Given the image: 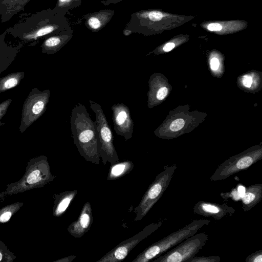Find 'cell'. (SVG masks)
Segmentation results:
<instances>
[{
	"mask_svg": "<svg viewBox=\"0 0 262 262\" xmlns=\"http://www.w3.org/2000/svg\"><path fill=\"white\" fill-rule=\"evenodd\" d=\"M176 169V166H172L158 174L145 192L139 205L134 210L136 213L135 221L141 220L159 200L168 186Z\"/></svg>",
	"mask_w": 262,
	"mask_h": 262,
	"instance_id": "cell-7",
	"label": "cell"
},
{
	"mask_svg": "<svg viewBox=\"0 0 262 262\" xmlns=\"http://www.w3.org/2000/svg\"><path fill=\"white\" fill-rule=\"evenodd\" d=\"M141 12L147 18L156 23L160 21L164 16L161 12L157 10H142Z\"/></svg>",
	"mask_w": 262,
	"mask_h": 262,
	"instance_id": "cell-24",
	"label": "cell"
},
{
	"mask_svg": "<svg viewBox=\"0 0 262 262\" xmlns=\"http://www.w3.org/2000/svg\"><path fill=\"white\" fill-rule=\"evenodd\" d=\"M185 124L184 120L179 118L174 120L170 125V129L173 132H177L182 129Z\"/></svg>",
	"mask_w": 262,
	"mask_h": 262,
	"instance_id": "cell-26",
	"label": "cell"
},
{
	"mask_svg": "<svg viewBox=\"0 0 262 262\" xmlns=\"http://www.w3.org/2000/svg\"><path fill=\"white\" fill-rule=\"evenodd\" d=\"M208 239V236L204 233L193 235L182 241L174 249L160 256L154 262H182L189 261L202 249Z\"/></svg>",
	"mask_w": 262,
	"mask_h": 262,
	"instance_id": "cell-8",
	"label": "cell"
},
{
	"mask_svg": "<svg viewBox=\"0 0 262 262\" xmlns=\"http://www.w3.org/2000/svg\"><path fill=\"white\" fill-rule=\"evenodd\" d=\"M112 119L114 130L118 135L122 136L125 141L133 137L134 123L131 118L129 107L122 103L113 105Z\"/></svg>",
	"mask_w": 262,
	"mask_h": 262,
	"instance_id": "cell-10",
	"label": "cell"
},
{
	"mask_svg": "<svg viewBox=\"0 0 262 262\" xmlns=\"http://www.w3.org/2000/svg\"><path fill=\"white\" fill-rule=\"evenodd\" d=\"M122 0H102L100 1L104 6H108L110 4H116L121 2Z\"/></svg>",
	"mask_w": 262,
	"mask_h": 262,
	"instance_id": "cell-35",
	"label": "cell"
},
{
	"mask_svg": "<svg viewBox=\"0 0 262 262\" xmlns=\"http://www.w3.org/2000/svg\"><path fill=\"white\" fill-rule=\"evenodd\" d=\"M222 29L221 25L218 23L210 24L207 26V29L210 31H219Z\"/></svg>",
	"mask_w": 262,
	"mask_h": 262,
	"instance_id": "cell-30",
	"label": "cell"
},
{
	"mask_svg": "<svg viewBox=\"0 0 262 262\" xmlns=\"http://www.w3.org/2000/svg\"><path fill=\"white\" fill-rule=\"evenodd\" d=\"M56 176L52 174L48 158L41 155L29 159L24 174L18 181L7 185L0 193V200L7 196L42 188L52 182Z\"/></svg>",
	"mask_w": 262,
	"mask_h": 262,
	"instance_id": "cell-3",
	"label": "cell"
},
{
	"mask_svg": "<svg viewBox=\"0 0 262 262\" xmlns=\"http://www.w3.org/2000/svg\"><path fill=\"white\" fill-rule=\"evenodd\" d=\"M6 35L5 32L0 34V74L12 63L24 45L22 42L16 46L8 45L5 40Z\"/></svg>",
	"mask_w": 262,
	"mask_h": 262,
	"instance_id": "cell-14",
	"label": "cell"
},
{
	"mask_svg": "<svg viewBox=\"0 0 262 262\" xmlns=\"http://www.w3.org/2000/svg\"><path fill=\"white\" fill-rule=\"evenodd\" d=\"M75 255H70L64 258H61L60 259H58L54 262H71L73 261L75 258Z\"/></svg>",
	"mask_w": 262,
	"mask_h": 262,
	"instance_id": "cell-33",
	"label": "cell"
},
{
	"mask_svg": "<svg viewBox=\"0 0 262 262\" xmlns=\"http://www.w3.org/2000/svg\"><path fill=\"white\" fill-rule=\"evenodd\" d=\"M219 61L217 58L213 57L211 59L210 67L212 70H216L219 68Z\"/></svg>",
	"mask_w": 262,
	"mask_h": 262,
	"instance_id": "cell-32",
	"label": "cell"
},
{
	"mask_svg": "<svg viewBox=\"0 0 262 262\" xmlns=\"http://www.w3.org/2000/svg\"><path fill=\"white\" fill-rule=\"evenodd\" d=\"M90 108L95 114L94 125L98 141L99 154L103 164H111L119 161L114 145V136L106 117L100 104L90 100Z\"/></svg>",
	"mask_w": 262,
	"mask_h": 262,
	"instance_id": "cell-4",
	"label": "cell"
},
{
	"mask_svg": "<svg viewBox=\"0 0 262 262\" xmlns=\"http://www.w3.org/2000/svg\"><path fill=\"white\" fill-rule=\"evenodd\" d=\"M167 94V88L165 86L161 87L157 92L156 97L158 100H162L165 98Z\"/></svg>",
	"mask_w": 262,
	"mask_h": 262,
	"instance_id": "cell-29",
	"label": "cell"
},
{
	"mask_svg": "<svg viewBox=\"0 0 262 262\" xmlns=\"http://www.w3.org/2000/svg\"><path fill=\"white\" fill-rule=\"evenodd\" d=\"M81 2L82 0H57L54 8L66 15L70 10L79 7Z\"/></svg>",
	"mask_w": 262,
	"mask_h": 262,
	"instance_id": "cell-22",
	"label": "cell"
},
{
	"mask_svg": "<svg viewBox=\"0 0 262 262\" xmlns=\"http://www.w3.org/2000/svg\"><path fill=\"white\" fill-rule=\"evenodd\" d=\"M242 82L244 86L250 88L252 83V78L249 75H245L243 78Z\"/></svg>",
	"mask_w": 262,
	"mask_h": 262,
	"instance_id": "cell-31",
	"label": "cell"
},
{
	"mask_svg": "<svg viewBox=\"0 0 262 262\" xmlns=\"http://www.w3.org/2000/svg\"><path fill=\"white\" fill-rule=\"evenodd\" d=\"M31 0H0V18L2 23L9 21L15 14L24 11Z\"/></svg>",
	"mask_w": 262,
	"mask_h": 262,
	"instance_id": "cell-16",
	"label": "cell"
},
{
	"mask_svg": "<svg viewBox=\"0 0 262 262\" xmlns=\"http://www.w3.org/2000/svg\"><path fill=\"white\" fill-rule=\"evenodd\" d=\"M16 258V256L0 240V262H12Z\"/></svg>",
	"mask_w": 262,
	"mask_h": 262,
	"instance_id": "cell-23",
	"label": "cell"
},
{
	"mask_svg": "<svg viewBox=\"0 0 262 262\" xmlns=\"http://www.w3.org/2000/svg\"><path fill=\"white\" fill-rule=\"evenodd\" d=\"M234 210L225 205L212 204L205 202H200L194 208V212L198 214L210 216L219 220L226 214L234 213Z\"/></svg>",
	"mask_w": 262,
	"mask_h": 262,
	"instance_id": "cell-15",
	"label": "cell"
},
{
	"mask_svg": "<svg viewBox=\"0 0 262 262\" xmlns=\"http://www.w3.org/2000/svg\"><path fill=\"white\" fill-rule=\"evenodd\" d=\"M175 47V44L173 42H168L165 45L163 48L164 52H169L172 50Z\"/></svg>",
	"mask_w": 262,
	"mask_h": 262,
	"instance_id": "cell-34",
	"label": "cell"
},
{
	"mask_svg": "<svg viewBox=\"0 0 262 262\" xmlns=\"http://www.w3.org/2000/svg\"><path fill=\"white\" fill-rule=\"evenodd\" d=\"M237 191L239 196L242 198L246 192V188L242 185H239L237 187Z\"/></svg>",
	"mask_w": 262,
	"mask_h": 262,
	"instance_id": "cell-36",
	"label": "cell"
},
{
	"mask_svg": "<svg viewBox=\"0 0 262 262\" xmlns=\"http://www.w3.org/2000/svg\"><path fill=\"white\" fill-rule=\"evenodd\" d=\"M25 72H15L0 78V93L17 86L24 78Z\"/></svg>",
	"mask_w": 262,
	"mask_h": 262,
	"instance_id": "cell-20",
	"label": "cell"
},
{
	"mask_svg": "<svg viewBox=\"0 0 262 262\" xmlns=\"http://www.w3.org/2000/svg\"><path fill=\"white\" fill-rule=\"evenodd\" d=\"M70 122L72 138L80 156L88 162L99 164L100 158L94 121L83 104L74 106Z\"/></svg>",
	"mask_w": 262,
	"mask_h": 262,
	"instance_id": "cell-2",
	"label": "cell"
},
{
	"mask_svg": "<svg viewBox=\"0 0 262 262\" xmlns=\"http://www.w3.org/2000/svg\"><path fill=\"white\" fill-rule=\"evenodd\" d=\"M220 257L217 256L211 257H199L196 258H192L189 260L190 262L192 261H220Z\"/></svg>",
	"mask_w": 262,
	"mask_h": 262,
	"instance_id": "cell-27",
	"label": "cell"
},
{
	"mask_svg": "<svg viewBox=\"0 0 262 262\" xmlns=\"http://www.w3.org/2000/svg\"><path fill=\"white\" fill-rule=\"evenodd\" d=\"M72 29L67 31L49 35L46 37L40 47L41 52L48 55H52L58 52L73 37Z\"/></svg>",
	"mask_w": 262,
	"mask_h": 262,
	"instance_id": "cell-13",
	"label": "cell"
},
{
	"mask_svg": "<svg viewBox=\"0 0 262 262\" xmlns=\"http://www.w3.org/2000/svg\"><path fill=\"white\" fill-rule=\"evenodd\" d=\"M134 167V164L130 161L124 160L112 164L107 177V180L112 181L118 179L129 173Z\"/></svg>",
	"mask_w": 262,
	"mask_h": 262,
	"instance_id": "cell-18",
	"label": "cell"
},
{
	"mask_svg": "<svg viewBox=\"0 0 262 262\" xmlns=\"http://www.w3.org/2000/svg\"><path fill=\"white\" fill-rule=\"evenodd\" d=\"M50 91L33 88L25 99L21 111L19 130L23 133L45 112L49 101Z\"/></svg>",
	"mask_w": 262,
	"mask_h": 262,
	"instance_id": "cell-6",
	"label": "cell"
},
{
	"mask_svg": "<svg viewBox=\"0 0 262 262\" xmlns=\"http://www.w3.org/2000/svg\"><path fill=\"white\" fill-rule=\"evenodd\" d=\"M23 205V202H17L1 208L0 224L8 222L11 217L19 211Z\"/></svg>",
	"mask_w": 262,
	"mask_h": 262,
	"instance_id": "cell-21",
	"label": "cell"
},
{
	"mask_svg": "<svg viewBox=\"0 0 262 262\" xmlns=\"http://www.w3.org/2000/svg\"><path fill=\"white\" fill-rule=\"evenodd\" d=\"M66 15L56 8H49L33 14H24L5 32L19 39L24 45L36 46L42 38L67 31L72 28Z\"/></svg>",
	"mask_w": 262,
	"mask_h": 262,
	"instance_id": "cell-1",
	"label": "cell"
},
{
	"mask_svg": "<svg viewBox=\"0 0 262 262\" xmlns=\"http://www.w3.org/2000/svg\"><path fill=\"white\" fill-rule=\"evenodd\" d=\"M93 222L92 207L87 202L83 205L78 219L68 226V231L73 237L80 238L90 230Z\"/></svg>",
	"mask_w": 262,
	"mask_h": 262,
	"instance_id": "cell-11",
	"label": "cell"
},
{
	"mask_svg": "<svg viewBox=\"0 0 262 262\" xmlns=\"http://www.w3.org/2000/svg\"><path fill=\"white\" fill-rule=\"evenodd\" d=\"M161 223H152L132 237L121 242L97 262H118L124 260L140 242L156 230Z\"/></svg>",
	"mask_w": 262,
	"mask_h": 262,
	"instance_id": "cell-9",
	"label": "cell"
},
{
	"mask_svg": "<svg viewBox=\"0 0 262 262\" xmlns=\"http://www.w3.org/2000/svg\"><path fill=\"white\" fill-rule=\"evenodd\" d=\"M12 102V100L11 99H8L0 103V127L5 125V123L2 122L1 120L6 114Z\"/></svg>",
	"mask_w": 262,
	"mask_h": 262,
	"instance_id": "cell-25",
	"label": "cell"
},
{
	"mask_svg": "<svg viewBox=\"0 0 262 262\" xmlns=\"http://www.w3.org/2000/svg\"><path fill=\"white\" fill-rule=\"evenodd\" d=\"M115 11L112 9H103L98 11L84 14V25L93 33L102 29L111 21Z\"/></svg>",
	"mask_w": 262,
	"mask_h": 262,
	"instance_id": "cell-12",
	"label": "cell"
},
{
	"mask_svg": "<svg viewBox=\"0 0 262 262\" xmlns=\"http://www.w3.org/2000/svg\"><path fill=\"white\" fill-rule=\"evenodd\" d=\"M122 33L125 36H128L130 35L131 34H132L133 33V32H132V31H131L129 29L125 27V28L124 29V30L122 31Z\"/></svg>",
	"mask_w": 262,
	"mask_h": 262,
	"instance_id": "cell-37",
	"label": "cell"
},
{
	"mask_svg": "<svg viewBox=\"0 0 262 262\" xmlns=\"http://www.w3.org/2000/svg\"><path fill=\"white\" fill-rule=\"evenodd\" d=\"M247 261L252 262H261L262 261V253L260 250L255 253H253L250 256L247 257L246 260Z\"/></svg>",
	"mask_w": 262,
	"mask_h": 262,
	"instance_id": "cell-28",
	"label": "cell"
},
{
	"mask_svg": "<svg viewBox=\"0 0 262 262\" xmlns=\"http://www.w3.org/2000/svg\"><path fill=\"white\" fill-rule=\"evenodd\" d=\"M77 193L76 190L55 193L53 196L54 198L53 215L55 217L61 216L66 212Z\"/></svg>",
	"mask_w": 262,
	"mask_h": 262,
	"instance_id": "cell-17",
	"label": "cell"
},
{
	"mask_svg": "<svg viewBox=\"0 0 262 262\" xmlns=\"http://www.w3.org/2000/svg\"><path fill=\"white\" fill-rule=\"evenodd\" d=\"M261 185H254L246 189V192L242 198L245 211L250 209L260 201L261 198Z\"/></svg>",
	"mask_w": 262,
	"mask_h": 262,
	"instance_id": "cell-19",
	"label": "cell"
},
{
	"mask_svg": "<svg viewBox=\"0 0 262 262\" xmlns=\"http://www.w3.org/2000/svg\"><path fill=\"white\" fill-rule=\"evenodd\" d=\"M209 222L210 221L206 220L191 222L183 228L146 248L132 262H148L172 246L194 235L200 228L204 225H207Z\"/></svg>",
	"mask_w": 262,
	"mask_h": 262,
	"instance_id": "cell-5",
	"label": "cell"
}]
</instances>
